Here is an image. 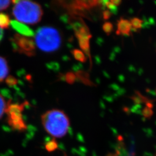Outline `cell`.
<instances>
[{
	"mask_svg": "<svg viewBox=\"0 0 156 156\" xmlns=\"http://www.w3.org/2000/svg\"><path fill=\"white\" fill-rule=\"evenodd\" d=\"M42 123L46 131L56 138L66 135L70 127L67 115L58 109H51L45 112L42 116Z\"/></svg>",
	"mask_w": 156,
	"mask_h": 156,
	"instance_id": "1",
	"label": "cell"
},
{
	"mask_svg": "<svg viewBox=\"0 0 156 156\" xmlns=\"http://www.w3.org/2000/svg\"><path fill=\"white\" fill-rule=\"evenodd\" d=\"M15 4L12 13L19 22L27 24L39 23L43 15V10L39 4L31 1H13Z\"/></svg>",
	"mask_w": 156,
	"mask_h": 156,
	"instance_id": "2",
	"label": "cell"
},
{
	"mask_svg": "<svg viewBox=\"0 0 156 156\" xmlns=\"http://www.w3.org/2000/svg\"><path fill=\"white\" fill-rule=\"evenodd\" d=\"M34 42L39 50L51 53L58 50L60 48L62 35L57 29L50 26H44L37 31Z\"/></svg>",
	"mask_w": 156,
	"mask_h": 156,
	"instance_id": "3",
	"label": "cell"
},
{
	"mask_svg": "<svg viewBox=\"0 0 156 156\" xmlns=\"http://www.w3.org/2000/svg\"><path fill=\"white\" fill-rule=\"evenodd\" d=\"M23 104H9L7 105L5 112L7 114L8 124L12 128L18 131L26 129V125L23 119Z\"/></svg>",
	"mask_w": 156,
	"mask_h": 156,
	"instance_id": "4",
	"label": "cell"
},
{
	"mask_svg": "<svg viewBox=\"0 0 156 156\" xmlns=\"http://www.w3.org/2000/svg\"><path fill=\"white\" fill-rule=\"evenodd\" d=\"M12 45L14 50L27 56H33L35 53V44L33 39L15 34L11 39Z\"/></svg>",
	"mask_w": 156,
	"mask_h": 156,
	"instance_id": "5",
	"label": "cell"
},
{
	"mask_svg": "<svg viewBox=\"0 0 156 156\" xmlns=\"http://www.w3.org/2000/svg\"><path fill=\"white\" fill-rule=\"evenodd\" d=\"M76 35L79 41V44L80 48L85 53H89L90 39L91 35L88 31L86 27L81 26L76 30Z\"/></svg>",
	"mask_w": 156,
	"mask_h": 156,
	"instance_id": "6",
	"label": "cell"
},
{
	"mask_svg": "<svg viewBox=\"0 0 156 156\" xmlns=\"http://www.w3.org/2000/svg\"><path fill=\"white\" fill-rule=\"evenodd\" d=\"M11 25L12 27L22 36L28 38L34 36L33 31L22 23L19 22L16 20H12L11 22Z\"/></svg>",
	"mask_w": 156,
	"mask_h": 156,
	"instance_id": "7",
	"label": "cell"
},
{
	"mask_svg": "<svg viewBox=\"0 0 156 156\" xmlns=\"http://www.w3.org/2000/svg\"><path fill=\"white\" fill-rule=\"evenodd\" d=\"M132 30L129 20L126 19H120L117 23V35H129Z\"/></svg>",
	"mask_w": 156,
	"mask_h": 156,
	"instance_id": "8",
	"label": "cell"
},
{
	"mask_svg": "<svg viewBox=\"0 0 156 156\" xmlns=\"http://www.w3.org/2000/svg\"><path fill=\"white\" fill-rule=\"evenodd\" d=\"M9 73V67L5 59L0 56V82L5 79Z\"/></svg>",
	"mask_w": 156,
	"mask_h": 156,
	"instance_id": "9",
	"label": "cell"
},
{
	"mask_svg": "<svg viewBox=\"0 0 156 156\" xmlns=\"http://www.w3.org/2000/svg\"><path fill=\"white\" fill-rule=\"evenodd\" d=\"M11 20L8 15L0 13V28L1 29L9 28L11 25Z\"/></svg>",
	"mask_w": 156,
	"mask_h": 156,
	"instance_id": "10",
	"label": "cell"
},
{
	"mask_svg": "<svg viewBox=\"0 0 156 156\" xmlns=\"http://www.w3.org/2000/svg\"><path fill=\"white\" fill-rule=\"evenodd\" d=\"M131 28L135 30H138L142 28L143 25V21L137 17H134L129 20Z\"/></svg>",
	"mask_w": 156,
	"mask_h": 156,
	"instance_id": "11",
	"label": "cell"
},
{
	"mask_svg": "<svg viewBox=\"0 0 156 156\" xmlns=\"http://www.w3.org/2000/svg\"><path fill=\"white\" fill-rule=\"evenodd\" d=\"M73 56L74 58L79 62H85L86 61V57L84 55L83 51L79 49H75L73 51Z\"/></svg>",
	"mask_w": 156,
	"mask_h": 156,
	"instance_id": "12",
	"label": "cell"
},
{
	"mask_svg": "<svg viewBox=\"0 0 156 156\" xmlns=\"http://www.w3.org/2000/svg\"><path fill=\"white\" fill-rule=\"evenodd\" d=\"M7 107V104H6L5 101L3 97L0 94V119L2 117L4 112H5Z\"/></svg>",
	"mask_w": 156,
	"mask_h": 156,
	"instance_id": "13",
	"label": "cell"
},
{
	"mask_svg": "<svg viewBox=\"0 0 156 156\" xmlns=\"http://www.w3.org/2000/svg\"><path fill=\"white\" fill-rule=\"evenodd\" d=\"M102 29L106 34H109L113 30V26L111 23H105L102 26Z\"/></svg>",
	"mask_w": 156,
	"mask_h": 156,
	"instance_id": "14",
	"label": "cell"
},
{
	"mask_svg": "<svg viewBox=\"0 0 156 156\" xmlns=\"http://www.w3.org/2000/svg\"><path fill=\"white\" fill-rule=\"evenodd\" d=\"M11 1H0V11L8 8L11 4Z\"/></svg>",
	"mask_w": 156,
	"mask_h": 156,
	"instance_id": "15",
	"label": "cell"
},
{
	"mask_svg": "<svg viewBox=\"0 0 156 156\" xmlns=\"http://www.w3.org/2000/svg\"><path fill=\"white\" fill-rule=\"evenodd\" d=\"M66 79L68 83H73L75 80V75L73 73H68L66 76Z\"/></svg>",
	"mask_w": 156,
	"mask_h": 156,
	"instance_id": "16",
	"label": "cell"
},
{
	"mask_svg": "<svg viewBox=\"0 0 156 156\" xmlns=\"http://www.w3.org/2000/svg\"><path fill=\"white\" fill-rule=\"evenodd\" d=\"M56 142L55 141H51L48 144V145L46 146V148L48 151H52L55 150L56 149Z\"/></svg>",
	"mask_w": 156,
	"mask_h": 156,
	"instance_id": "17",
	"label": "cell"
},
{
	"mask_svg": "<svg viewBox=\"0 0 156 156\" xmlns=\"http://www.w3.org/2000/svg\"><path fill=\"white\" fill-rule=\"evenodd\" d=\"M111 13L109 11H105L103 13V16L104 19H108L111 17Z\"/></svg>",
	"mask_w": 156,
	"mask_h": 156,
	"instance_id": "18",
	"label": "cell"
},
{
	"mask_svg": "<svg viewBox=\"0 0 156 156\" xmlns=\"http://www.w3.org/2000/svg\"><path fill=\"white\" fill-rule=\"evenodd\" d=\"M111 2L114 6H116L121 3V1H111Z\"/></svg>",
	"mask_w": 156,
	"mask_h": 156,
	"instance_id": "19",
	"label": "cell"
},
{
	"mask_svg": "<svg viewBox=\"0 0 156 156\" xmlns=\"http://www.w3.org/2000/svg\"><path fill=\"white\" fill-rule=\"evenodd\" d=\"M3 35H4V33H3L2 29L0 28V42L1 41V40L3 38Z\"/></svg>",
	"mask_w": 156,
	"mask_h": 156,
	"instance_id": "20",
	"label": "cell"
}]
</instances>
